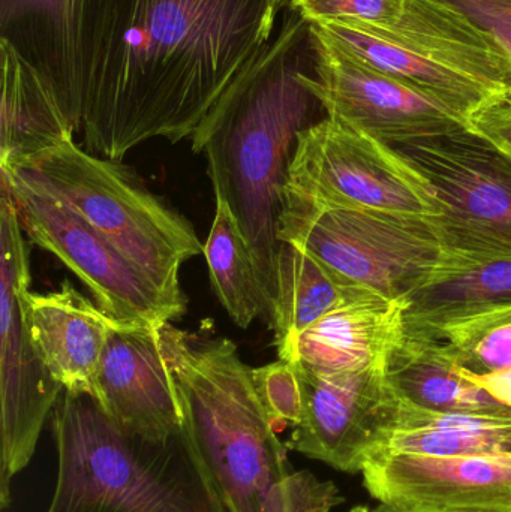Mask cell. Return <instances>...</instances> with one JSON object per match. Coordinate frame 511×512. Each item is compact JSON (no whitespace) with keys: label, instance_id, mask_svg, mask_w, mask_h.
I'll return each instance as SVG.
<instances>
[{"label":"cell","instance_id":"obj_1","mask_svg":"<svg viewBox=\"0 0 511 512\" xmlns=\"http://www.w3.org/2000/svg\"><path fill=\"white\" fill-rule=\"evenodd\" d=\"M293 0H114L84 102L86 150L191 140Z\"/></svg>","mask_w":511,"mask_h":512},{"label":"cell","instance_id":"obj_2","mask_svg":"<svg viewBox=\"0 0 511 512\" xmlns=\"http://www.w3.org/2000/svg\"><path fill=\"white\" fill-rule=\"evenodd\" d=\"M311 23L288 5L270 41L243 66L191 137L204 153L216 198L230 206L266 292L269 322L278 288L279 221L297 135L321 107L302 74L314 71Z\"/></svg>","mask_w":511,"mask_h":512},{"label":"cell","instance_id":"obj_3","mask_svg":"<svg viewBox=\"0 0 511 512\" xmlns=\"http://www.w3.org/2000/svg\"><path fill=\"white\" fill-rule=\"evenodd\" d=\"M188 430L228 512H284L293 474L254 381L227 337L159 328Z\"/></svg>","mask_w":511,"mask_h":512},{"label":"cell","instance_id":"obj_4","mask_svg":"<svg viewBox=\"0 0 511 512\" xmlns=\"http://www.w3.org/2000/svg\"><path fill=\"white\" fill-rule=\"evenodd\" d=\"M51 432L57 474L47 512H228L185 426L153 441L65 390Z\"/></svg>","mask_w":511,"mask_h":512},{"label":"cell","instance_id":"obj_5","mask_svg":"<svg viewBox=\"0 0 511 512\" xmlns=\"http://www.w3.org/2000/svg\"><path fill=\"white\" fill-rule=\"evenodd\" d=\"M311 24L467 120L511 84L509 48L450 0H407L393 20Z\"/></svg>","mask_w":511,"mask_h":512},{"label":"cell","instance_id":"obj_6","mask_svg":"<svg viewBox=\"0 0 511 512\" xmlns=\"http://www.w3.org/2000/svg\"><path fill=\"white\" fill-rule=\"evenodd\" d=\"M15 171L59 198L129 259L185 315L180 268L204 254L188 219L174 212L120 162L80 149L74 140L27 156Z\"/></svg>","mask_w":511,"mask_h":512},{"label":"cell","instance_id":"obj_7","mask_svg":"<svg viewBox=\"0 0 511 512\" xmlns=\"http://www.w3.org/2000/svg\"><path fill=\"white\" fill-rule=\"evenodd\" d=\"M432 219L323 206L285 189L279 239L314 256L351 288L407 300L458 254Z\"/></svg>","mask_w":511,"mask_h":512},{"label":"cell","instance_id":"obj_8","mask_svg":"<svg viewBox=\"0 0 511 512\" xmlns=\"http://www.w3.org/2000/svg\"><path fill=\"white\" fill-rule=\"evenodd\" d=\"M287 189L323 206L441 216L434 189L392 146L327 116L297 135Z\"/></svg>","mask_w":511,"mask_h":512},{"label":"cell","instance_id":"obj_9","mask_svg":"<svg viewBox=\"0 0 511 512\" xmlns=\"http://www.w3.org/2000/svg\"><path fill=\"white\" fill-rule=\"evenodd\" d=\"M29 249L8 185L0 180V507L11 504V484L35 454L48 415L63 387L51 376L30 340L26 295Z\"/></svg>","mask_w":511,"mask_h":512},{"label":"cell","instance_id":"obj_10","mask_svg":"<svg viewBox=\"0 0 511 512\" xmlns=\"http://www.w3.org/2000/svg\"><path fill=\"white\" fill-rule=\"evenodd\" d=\"M24 234L56 256L92 292L117 327L161 328L182 318L152 282L59 198L15 171L0 168Z\"/></svg>","mask_w":511,"mask_h":512},{"label":"cell","instance_id":"obj_11","mask_svg":"<svg viewBox=\"0 0 511 512\" xmlns=\"http://www.w3.org/2000/svg\"><path fill=\"white\" fill-rule=\"evenodd\" d=\"M441 204L434 221L447 248L511 255V158L473 129L392 146Z\"/></svg>","mask_w":511,"mask_h":512},{"label":"cell","instance_id":"obj_12","mask_svg":"<svg viewBox=\"0 0 511 512\" xmlns=\"http://www.w3.org/2000/svg\"><path fill=\"white\" fill-rule=\"evenodd\" d=\"M311 32L315 66L302 81L327 117L389 146L471 129L467 119L330 41L314 24Z\"/></svg>","mask_w":511,"mask_h":512},{"label":"cell","instance_id":"obj_13","mask_svg":"<svg viewBox=\"0 0 511 512\" xmlns=\"http://www.w3.org/2000/svg\"><path fill=\"white\" fill-rule=\"evenodd\" d=\"M294 364L302 387V417L287 447L336 471L360 474L398 415L399 399L386 366L321 372Z\"/></svg>","mask_w":511,"mask_h":512},{"label":"cell","instance_id":"obj_14","mask_svg":"<svg viewBox=\"0 0 511 512\" xmlns=\"http://www.w3.org/2000/svg\"><path fill=\"white\" fill-rule=\"evenodd\" d=\"M114 0H0V41L8 42L56 93L74 132Z\"/></svg>","mask_w":511,"mask_h":512},{"label":"cell","instance_id":"obj_15","mask_svg":"<svg viewBox=\"0 0 511 512\" xmlns=\"http://www.w3.org/2000/svg\"><path fill=\"white\" fill-rule=\"evenodd\" d=\"M363 486L395 512H511V456H417L380 451Z\"/></svg>","mask_w":511,"mask_h":512},{"label":"cell","instance_id":"obj_16","mask_svg":"<svg viewBox=\"0 0 511 512\" xmlns=\"http://www.w3.org/2000/svg\"><path fill=\"white\" fill-rule=\"evenodd\" d=\"M96 403L126 432L165 441L183 429L159 328L114 327L96 376Z\"/></svg>","mask_w":511,"mask_h":512},{"label":"cell","instance_id":"obj_17","mask_svg":"<svg viewBox=\"0 0 511 512\" xmlns=\"http://www.w3.org/2000/svg\"><path fill=\"white\" fill-rule=\"evenodd\" d=\"M26 322L39 358L63 390L95 399L99 364L116 324L68 279L48 294L27 292Z\"/></svg>","mask_w":511,"mask_h":512},{"label":"cell","instance_id":"obj_18","mask_svg":"<svg viewBox=\"0 0 511 512\" xmlns=\"http://www.w3.org/2000/svg\"><path fill=\"white\" fill-rule=\"evenodd\" d=\"M407 300L366 295L342 304L297 339L290 363L321 372L386 366L405 336Z\"/></svg>","mask_w":511,"mask_h":512},{"label":"cell","instance_id":"obj_19","mask_svg":"<svg viewBox=\"0 0 511 512\" xmlns=\"http://www.w3.org/2000/svg\"><path fill=\"white\" fill-rule=\"evenodd\" d=\"M386 375L398 399L414 408L443 414H511L509 406L471 382L437 340L407 330L387 358Z\"/></svg>","mask_w":511,"mask_h":512},{"label":"cell","instance_id":"obj_20","mask_svg":"<svg viewBox=\"0 0 511 512\" xmlns=\"http://www.w3.org/2000/svg\"><path fill=\"white\" fill-rule=\"evenodd\" d=\"M407 331H425L511 304V255L458 252L407 298Z\"/></svg>","mask_w":511,"mask_h":512},{"label":"cell","instance_id":"obj_21","mask_svg":"<svg viewBox=\"0 0 511 512\" xmlns=\"http://www.w3.org/2000/svg\"><path fill=\"white\" fill-rule=\"evenodd\" d=\"M2 114L0 167L74 140L56 93L41 74L8 42L0 41Z\"/></svg>","mask_w":511,"mask_h":512},{"label":"cell","instance_id":"obj_22","mask_svg":"<svg viewBox=\"0 0 511 512\" xmlns=\"http://www.w3.org/2000/svg\"><path fill=\"white\" fill-rule=\"evenodd\" d=\"M366 295L375 294L345 285L314 256L282 240L278 288L269 318L279 360H290L297 339L321 318Z\"/></svg>","mask_w":511,"mask_h":512},{"label":"cell","instance_id":"obj_23","mask_svg":"<svg viewBox=\"0 0 511 512\" xmlns=\"http://www.w3.org/2000/svg\"><path fill=\"white\" fill-rule=\"evenodd\" d=\"M380 451L417 456H511V414H443L399 400Z\"/></svg>","mask_w":511,"mask_h":512},{"label":"cell","instance_id":"obj_24","mask_svg":"<svg viewBox=\"0 0 511 512\" xmlns=\"http://www.w3.org/2000/svg\"><path fill=\"white\" fill-rule=\"evenodd\" d=\"M204 256L216 297L231 321L237 327L248 328L258 316L266 318V292L257 265L230 206L222 198H216Z\"/></svg>","mask_w":511,"mask_h":512},{"label":"cell","instance_id":"obj_25","mask_svg":"<svg viewBox=\"0 0 511 512\" xmlns=\"http://www.w3.org/2000/svg\"><path fill=\"white\" fill-rule=\"evenodd\" d=\"M407 333L437 340L462 369L471 373L483 375L511 367V304L431 330Z\"/></svg>","mask_w":511,"mask_h":512},{"label":"cell","instance_id":"obj_26","mask_svg":"<svg viewBox=\"0 0 511 512\" xmlns=\"http://www.w3.org/2000/svg\"><path fill=\"white\" fill-rule=\"evenodd\" d=\"M255 387L276 430L296 426L302 417V387L296 364L279 360L254 369Z\"/></svg>","mask_w":511,"mask_h":512},{"label":"cell","instance_id":"obj_27","mask_svg":"<svg viewBox=\"0 0 511 512\" xmlns=\"http://www.w3.org/2000/svg\"><path fill=\"white\" fill-rule=\"evenodd\" d=\"M407 0H293L309 23L333 20L387 21L401 14Z\"/></svg>","mask_w":511,"mask_h":512},{"label":"cell","instance_id":"obj_28","mask_svg":"<svg viewBox=\"0 0 511 512\" xmlns=\"http://www.w3.org/2000/svg\"><path fill=\"white\" fill-rule=\"evenodd\" d=\"M471 129L511 158V99L498 96L470 117Z\"/></svg>","mask_w":511,"mask_h":512},{"label":"cell","instance_id":"obj_29","mask_svg":"<svg viewBox=\"0 0 511 512\" xmlns=\"http://www.w3.org/2000/svg\"><path fill=\"white\" fill-rule=\"evenodd\" d=\"M494 33L511 53V0H450Z\"/></svg>","mask_w":511,"mask_h":512},{"label":"cell","instance_id":"obj_30","mask_svg":"<svg viewBox=\"0 0 511 512\" xmlns=\"http://www.w3.org/2000/svg\"><path fill=\"white\" fill-rule=\"evenodd\" d=\"M335 507V499L324 487L299 483L291 490L284 512H332Z\"/></svg>","mask_w":511,"mask_h":512},{"label":"cell","instance_id":"obj_31","mask_svg":"<svg viewBox=\"0 0 511 512\" xmlns=\"http://www.w3.org/2000/svg\"><path fill=\"white\" fill-rule=\"evenodd\" d=\"M462 370L471 382L488 391L494 399L511 409V367L500 372L483 373V375Z\"/></svg>","mask_w":511,"mask_h":512},{"label":"cell","instance_id":"obj_32","mask_svg":"<svg viewBox=\"0 0 511 512\" xmlns=\"http://www.w3.org/2000/svg\"><path fill=\"white\" fill-rule=\"evenodd\" d=\"M348 512H374V511L369 510L368 507H362V505H360V507L351 508V510Z\"/></svg>","mask_w":511,"mask_h":512},{"label":"cell","instance_id":"obj_33","mask_svg":"<svg viewBox=\"0 0 511 512\" xmlns=\"http://www.w3.org/2000/svg\"><path fill=\"white\" fill-rule=\"evenodd\" d=\"M503 96H506V98L511 99V84L509 87H507L506 92L503 93Z\"/></svg>","mask_w":511,"mask_h":512},{"label":"cell","instance_id":"obj_34","mask_svg":"<svg viewBox=\"0 0 511 512\" xmlns=\"http://www.w3.org/2000/svg\"><path fill=\"white\" fill-rule=\"evenodd\" d=\"M374 512H395V511L389 510V508H386V507H381V505H380V508H378V510H375Z\"/></svg>","mask_w":511,"mask_h":512}]
</instances>
